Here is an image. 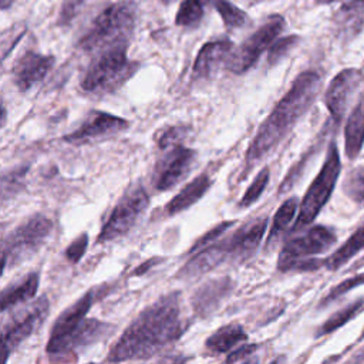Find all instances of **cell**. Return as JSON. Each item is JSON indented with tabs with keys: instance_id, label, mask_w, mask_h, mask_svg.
Here are the masks:
<instances>
[{
	"instance_id": "cell-1",
	"label": "cell",
	"mask_w": 364,
	"mask_h": 364,
	"mask_svg": "<svg viewBox=\"0 0 364 364\" xmlns=\"http://www.w3.org/2000/svg\"><path fill=\"white\" fill-rule=\"evenodd\" d=\"M186 328L179 294L168 293L146 306L111 347L107 361L146 360L176 341Z\"/></svg>"
},
{
	"instance_id": "cell-2",
	"label": "cell",
	"mask_w": 364,
	"mask_h": 364,
	"mask_svg": "<svg viewBox=\"0 0 364 364\" xmlns=\"http://www.w3.org/2000/svg\"><path fill=\"white\" fill-rule=\"evenodd\" d=\"M321 80L316 71H304L294 78L289 91L260 124L250 142L245 156L246 169L255 166L291 131L316 100Z\"/></svg>"
},
{
	"instance_id": "cell-3",
	"label": "cell",
	"mask_w": 364,
	"mask_h": 364,
	"mask_svg": "<svg viewBox=\"0 0 364 364\" xmlns=\"http://www.w3.org/2000/svg\"><path fill=\"white\" fill-rule=\"evenodd\" d=\"M267 228V219L259 218L245 223L225 239H218L213 243L198 250L196 255L181 269L182 277H196L226 260H243L255 253Z\"/></svg>"
},
{
	"instance_id": "cell-4",
	"label": "cell",
	"mask_w": 364,
	"mask_h": 364,
	"mask_svg": "<svg viewBox=\"0 0 364 364\" xmlns=\"http://www.w3.org/2000/svg\"><path fill=\"white\" fill-rule=\"evenodd\" d=\"M138 20V4L132 0H119L104 7L78 38L84 53L97 54L119 44H129Z\"/></svg>"
},
{
	"instance_id": "cell-5",
	"label": "cell",
	"mask_w": 364,
	"mask_h": 364,
	"mask_svg": "<svg viewBox=\"0 0 364 364\" xmlns=\"http://www.w3.org/2000/svg\"><path fill=\"white\" fill-rule=\"evenodd\" d=\"M94 55L81 81V88L91 94L119 88L138 70V64L128 58V44L114 46Z\"/></svg>"
},
{
	"instance_id": "cell-6",
	"label": "cell",
	"mask_w": 364,
	"mask_h": 364,
	"mask_svg": "<svg viewBox=\"0 0 364 364\" xmlns=\"http://www.w3.org/2000/svg\"><path fill=\"white\" fill-rule=\"evenodd\" d=\"M341 171V162H340V154L337 149V145L334 142L330 144L326 155V161L310 183L309 189L306 191V195L300 203L297 219L293 225V232L303 229L304 226L310 225L316 216L320 213L323 206L330 199L333 189L336 186V182L338 179Z\"/></svg>"
},
{
	"instance_id": "cell-7",
	"label": "cell",
	"mask_w": 364,
	"mask_h": 364,
	"mask_svg": "<svg viewBox=\"0 0 364 364\" xmlns=\"http://www.w3.org/2000/svg\"><path fill=\"white\" fill-rule=\"evenodd\" d=\"M53 232V222L44 215H33L3 240V269L17 266L37 253Z\"/></svg>"
},
{
	"instance_id": "cell-8",
	"label": "cell",
	"mask_w": 364,
	"mask_h": 364,
	"mask_svg": "<svg viewBox=\"0 0 364 364\" xmlns=\"http://www.w3.org/2000/svg\"><path fill=\"white\" fill-rule=\"evenodd\" d=\"M149 198L144 186L132 185L119 198L98 235L100 243H107L127 235L144 215Z\"/></svg>"
},
{
	"instance_id": "cell-9",
	"label": "cell",
	"mask_w": 364,
	"mask_h": 364,
	"mask_svg": "<svg viewBox=\"0 0 364 364\" xmlns=\"http://www.w3.org/2000/svg\"><path fill=\"white\" fill-rule=\"evenodd\" d=\"M284 26L286 21L282 16H270L237 47V50L232 51L226 67L235 74L249 71L257 63L260 55L270 48V46L283 31Z\"/></svg>"
},
{
	"instance_id": "cell-10",
	"label": "cell",
	"mask_w": 364,
	"mask_h": 364,
	"mask_svg": "<svg viewBox=\"0 0 364 364\" xmlns=\"http://www.w3.org/2000/svg\"><path fill=\"white\" fill-rule=\"evenodd\" d=\"M50 303L47 297H38L23 311L13 316L3 326L1 340L6 358L33 333H36L48 316Z\"/></svg>"
},
{
	"instance_id": "cell-11",
	"label": "cell",
	"mask_w": 364,
	"mask_h": 364,
	"mask_svg": "<svg viewBox=\"0 0 364 364\" xmlns=\"http://www.w3.org/2000/svg\"><path fill=\"white\" fill-rule=\"evenodd\" d=\"M336 233L326 226L317 225L309 228L284 243L277 260L279 270L284 272L286 267L296 260L324 253L336 243Z\"/></svg>"
},
{
	"instance_id": "cell-12",
	"label": "cell",
	"mask_w": 364,
	"mask_h": 364,
	"mask_svg": "<svg viewBox=\"0 0 364 364\" xmlns=\"http://www.w3.org/2000/svg\"><path fill=\"white\" fill-rule=\"evenodd\" d=\"M95 300V290H88L77 301L70 304L54 321L47 343V353L50 355L65 354V347L70 337L84 321L90 307Z\"/></svg>"
},
{
	"instance_id": "cell-13",
	"label": "cell",
	"mask_w": 364,
	"mask_h": 364,
	"mask_svg": "<svg viewBox=\"0 0 364 364\" xmlns=\"http://www.w3.org/2000/svg\"><path fill=\"white\" fill-rule=\"evenodd\" d=\"M164 151L166 154L156 162L152 173V185L159 192H165L181 182L191 172L196 158V152L182 144H175Z\"/></svg>"
},
{
	"instance_id": "cell-14",
	"label": "cell",
	"mask_w": 364,
	"mask_h": 364,
	"mask_svg": "<svg viewBox=\"0 0 364 364\" xmlns=\"http://www.w3.org/2000/svg\"><path fill=\"white\" fill-rule=\"evenodd\" d=\"M128 128V121L105 111H91L82 124L73 132L64 135L70 144H84L91 139L109 136Z\"/></svg>"
},
{
	"instance_id": "cell-15",
	"label": "cell",
	"mask_w": 364,
	"mask_h": 364,
	"mask_svg": "<svg viewBox=\"0 0 364 364\" xmlns=\"http://www.w3.org/2000/svg\"><path fill=\"white\" fill-rule=\"evenodd\" d=\"M360 78L361 74L358 70L346 68L330 81L324 94V102L336 125L343 121L348 101L358 87Z\"/></svg>"
},
{
	"instance_id": "cell-16",
	"label": "cell",
	"mask_w": 364,
	"mask_h": 364,
	"mask_svg": "<svg viewBox=\"0 0 364 364\" xmlns=\"http://www.w3.org/2000/svg\"><path fill=\"white\" fill-rule=\"evenodd\" d=\"M54 63L55 58L53 55L27 50L16 60L13 65L11 75L14 85L23 92L28 91L50 73Z\"/></svg>"
},
{
	"instance_id": "cell-17",
	"label": "cell",
	"mask_w": 364,
	"mask_h": 364,
	"mask_svg": "<svg viewBox=\"0 0 364 364\" xmlns=\"http://www.w3.org/2000/svg\"><path fill=\"white\" fill-rule=\"evenodd\" d=\"M232 51L233 43L229 38H218L203 44L195 58L192 78L208 80L213 77L223 64H228Z\"/></svg>"
},
{
	"instance_id": "cell-18",
	"label": "cell",
	"mask_w": 364,
	"mask_h": 364,
	"mask_svg": "<svg viewBox=\"0 0 364 364\" xmlns=\"http://www.w3.org/2000/svg\"><path fill=\"white\" fill-rule=\"evenodd\" d=\"M232 280L229 277L213 279L199 287L192 297V304L198 316H208L213 313L218 306L228 297L232 290Z\"/></svg>"
},
{
	"instance_id": "cell-19",
	"label": "cell",
	"mask_w": 364,
	"mask_h": 364,
	"mask_svg": "<svg viewBox=\"0 0 364 364\" xmlns=\"http://www.w3.org/2000/svg\"><path fill=\"white\" fill-rule=\"evenodd\" d=\"M212 179L208 173H200L193 178L189 183H186L165 206V212L168 216H173L193 203H196L210 188Z\"/></svg>"
},
{
	"instance_id": "cell-20",
	"label": "cell",
	"mask_w": 364,
	"mask_h": 364,
	"mask_svg": "<svg viewBox=\"0 0 364 364\" xmlns=\"http://www.w3.org/2000/svg\"><path fill=\"white\" fill-rule=\"evenodd\" d=\"M344 148L346 155L354 159L364 144V92L360 95L358 102L353 108L344 129Z\"/></svg>"
},
{
	"instance_id": "cell-21",
	"label": "cell",
	"mask_w": 364,
	"mask_h": 364,
	"mask_svg": "<svg viewBox=\"0 0 364 364\" xmlns=\"http://www.w3.org/2000/svg\"><path fill=\"white\" fill-rule=\"evenodd\" d=\"M40 276L37 272H30L20 280L10 283L1 291V311L4 313L9 309L16 307L20 303H24L33 299L38 289Z\"/></svg>"
},
{
	"instance_id": "cell-22",
	"label": "cell",
	"mask_w": 364,
	"mask_h": 364,
	"mask_svg": "<svg viewBox=\"0 0 364 364\" xmlns=\"http://www.w3.org/2000/svg\"><path fill=\"white\" fill-rule=\"evenodd\" d=\"M109 331H111L109 324L95 318H84V321L77 328V331L70 337L65 347V354L97 343L102 337L108 336Z\"/></svg>"
},
{
	"instance_id": "cell-23",
	"label": "cell",
	"mask_w": 364,
	"mask_h": 364,
	"mask_svg": "<svg viewBox=\"0 0 364 364\" xmlns=\"http://www.w3.org/2000/svg\"><path fill=\"white\" fill-rule=\"evenodd\" d=\"M247 338L243 327L237 323H230L219 330H216L212 336L208 337L205 346L213 354H223L237 346L240 341Z\"/></svg>"
},
{
	"instance_id": "cell-24",
	"label": "cell",
	"mask_w": 364,
	"mask_h": 364,
	"mask_svg": "<svg viewBox=\"0 0 364 364\" xmlns=\"http://www.w3.org/2000/svg\"><path fill=\"white\" fill-rule=\"evenodd\" d=\"M361 249H364V225H361L348 240L340 246L333 255L324 260V267L328 270H337L346 264L353 256H355Z\"/></svg>"
},
{
	"instance_id": "cell-25",
	"label": "cell",
	"mask_w": 364,
	"mask_h": 364,
	"mask_svg": "<svg viewBox=\"0 0 364 364\" xmlns=\"http://www.w3.org/2000/svg\"><path fill=\"white\" fill-rule=\"evenodd\" d=\"M208 6H210L209 0H182L175 16L176 26L185 28L199 26Z\"/></svg>"
},
{
	"instance_id": "cell-26",
	"label": "cell",
	"mask_w": 364,
	"mask_h": 364,
	"mask_svg": "<svg viewBox=\"0 0 364 364\" xmlns=\"http://www.w3.org/2000/svg\"><path fill=\"white\" fill-rule=\"evenodd\" d=\"M299 206V199L291 196L289 199H286L280 208L276 210L274 216H273V223L269 232V237H267V243H272L274 240H277L290 226V223L294 219L296 210Z\"/></svg>"
},
{
	"instance_id": "cell-27",
	"label": "cell",
	"mask_w": 364,
	"mask_h": 364,
	"mask_svg": "<svg viewBox=\"0 0 364 364\" xmlns=\"http://www.w3.org/2000/svg\"><path fill=\"white\" fill-rule=\"evenodd\" d=\"M209 3L218 11L228 30L242 28L247 24V14L230 0H209Z\"/></svg>"
},
{
	"instance_id": "cell-28",
	"label": "cell",
	"mask_w": 364,
	"mask_h": 364,
	"mask_svg": "<svg viewBox=\"0 0 364 364\" xmlns=\"http://www.w3.org/2000/svg\"><path fill=\"white\" fill-rule=\"evenodd\" d=\"M361 310H364V299H360L351 304H348L347 307L336 311L333 316L328 317V320L320 327L317 336H323V334H328L337 328H340L341 326H344L347 321H350L351 318H354Z\"/></svg>"
},
{
	"instance_id": "cell-29",
	"label": "cell",
	"mask_w": 364,
	"mask_h": 364,
	"mask_svg": "<svg viewBox=\"0 0 364 364\" xmlns=\"http://www.w3.org/2000/svg\"><path fill=\"white\" fill-rule=\"evenodd\" d=\"M343 189L351 200L364 205V166H357L347 175Z\"/></svg>"
},
{
	"instance_id": "cell-30",
	"label": "cell",
	"mask_w": 364,
	"mask_h": 364,
	"mask_svg": "<svg viewBox=\"0 0 364 364\" xmlns=\"http://www.w3.org/2000/svg\"><path fill=\"white\" fill-rule=\"evenodd\" d=\"M269 168H263L262 171H259V173L255 176V179L252 181V183L249 185V188L246 189V192L243 193L242 199L239 200V208H247L252 206L264 192L267 182H269Z\"/></svg>"
},
{
	"instance_id": "cell-31",
	"label": "cell",
	"mask_w": 364,
	"mask_h": 364,
	"mask_svg": "<svg viewBox=\"0 0 364 364\" xmlns=\"http://www.w3.org/2000/svg\"><path fill=\"white\" fill-rule=\"evenodd\" d=\"M26 173H27V166L14 168V169H10L9 172L3 173V178H1V199H3V202H6L9 198L16 195L23 188Z\"/></svg>"
},
{
	"instance_id": "cell-32",
	"label": "cell",
	"mask_w": 364,
	"mask_h": 364,
	"mask_svg": "<svg viewBox=\"0 0 364 364\" xmlns=\"http://www.w3.org/2000/svg\"><path fill=\"white\" fill-rule=\"evenodd\" d=\"M297 41H299L297 36H286L282 38L277 37L269 48V54H267L269 64L274 65L280 60H283L290 53V50L297 44Z\"/></svg>"
},
{
	"instance_id": "cell-33",
	"label": "cell",
	"mask_w": 364,
	"mask_h": 364,
	"mask_svg": "<svg viewBox=\"0 0 364 364\" xmlns=\"http://www.w3.org/2000/svg\"><path fill=\"white\" fill-rule=\"evenodd\" d=\"M235 222L233 220H225V222H220L219 225H216L215 228H212L210 230H208L205 235H202L196 242L195 245L189 249V253H193V252H198L200 249H203L205 246L213 243L215 240H218L230 226H233Z\"/></svg>"
},
{
	"instance_id": "cell-34",
	"label": "cell",
	"mask_w": 364,
	"mask_h": 364,
	"mask_svg": "<svg viewBox=\"0 0 364 364\" xmlns=\"http://www.w3.org/2000/svg\"><path fill=\"white\" fill-rule=\"evenodd\" d=\"M361 284H364V274H355V276H353V277H348V279L343 280L341 283H338L336 287H333V289L328 291V294L323 299L321 306H326V304L334 301L336 299L341 297L344 293H347V291H350L351 289H354V287H357V286H361Z\"/></svg>"
},
{
	"instance_id": "cell-35",
	"label": "cell",
	"mask_w": 364,
	"mask_h": 364,
	"mask_svg": "<svg viewBox=\"0 0 364 364\" xmlns=\"http://www.w3.org/2000/svg\"><path fill=\"white\" fill-rule=\"evenodd\" d=\"M188 128L182 125H173L164 129L158 136V145L161 149H166L175 144H181L188 134Z\"/></svg>"
},
{
	"instance_id": "cell-36",
	"label": "cell",
	"mask_w": 364,
	"mask_h": 364,
	"mask_svg": "<svg viewBox=\"0 0 364 364\" xmlns=\"http://www.w3.org/2000/svg\"><path fill=\"white\" fill-rule=\"evenodd\" d=\"M320 4H328L334 1H343L341 11L346 16V21H358L364 17V0H316Z\"/></svg>"
},
{
	"instance_id": "cell-37",
	"label": "cell",
	"mask_w": 364,
	"mask_h": 364,
	"mask_svg": "<svg viewBox=\"0 0 364 364\" xmlns=\"http://www.w3.org/2000/svg\"><path fill=\"white\" fill-rule=\"evenodd\" d=\"M87 1L88 0H63L58 11V18H57L58 24L60 26L70 24L75 18L78 11L85 6Z\"/></svg>"
},
{
	"instance_id": "cell-38",
	"label": "cell",
	"mask_w": 364,
	"mask_h": 364,
	"mask_svg": "<svg viewBox=\"0 0 364 364\" xmlns=\"http://www.w3.org/2000/svg\"><path fill=\"white\" fill-rule=\"evenodd\" d=\"M87 245H88V236L87 233H82L80 236H77L65 249V257L71 262V263H78L80 259L84 256L85 250H87Z\"/></svg>"
},
{
	"instance_id": "cell-39",
	"label": "cell",
	"mask_w": 364,
	"mask_h": 364,
	"mask_svg": "<svg viewBox=\"0 0 364 364\" xmlns=\"http://www.w3.org/2000/svg\"><path fill=\"white\" fill-rule=\"evenodd\" d=\"M257 346L256 344H243L239 348H236L235 351H232L228 357H226V363H236V361H245L247 360L252 354H255Z\"/></svg>"
},
{
	"instance_id": "cell-40",
	"label": "cell",
	"mask_w": 364,
	"mask_h": 364,
	"mask_svg": "<svg viewBox=\"0 0 364 364\" xmlns=\"http://www.w3.org/2000/svg\"><path fill=\"white\" fill-rule=\"evenodd\" d=\"M156 260H158V259H151V260L145 262V263H144V264H141L138 269H135L134 274H144V273L146 272V269H151L154 264H156V263H158Z\"/></svg>"
},
{
	"instance_id": "cell-41",
	"label": "cell",
	"mask_w": 364,
	"mask_h": 364,
	"mask_svg": "<svg viewBox=\"0 0 364 364\" xmlns=\"http://www.w3.org/2000/svg\"><path fill=\"white\" fill-rule=\"evenodd\" d=\"M353 361H364V347L351 358Z\"/></svg>"
},
{
	"instance_id": "cell-42",
	"label": "cell",
	"mask_w": 364,
	"mask_h": 364,
	"mask_svg": "<svg viewBox=\"0 0 364 364\" xmlns=\"http://www.w3.org/2000/svg\"><path fill=\"white\" fill-rule=\"evenodd\" d=\"M14 1H16V0H1V9H3V10H7L9 7L13 6Z\"/></svg>"
},
{
	"instance_id": "cell-43",
	"label": "cell",
	"mask_w": 364,
	"mask_h": 364,
	"mask_svg": "<svg viewBox=\"0 0 364 364\" xmlns=\"http://www.w3.org/2000/svg\"><path fill=\"white\" fill-rule=\"evenodd\" d=\"M243 1H246V3H249V4H257V3H260V1H263V0H243Z\"/></svg>"
},
{
	"instance_id": "cell-44",
	"label": "cell",
	"mask_w": 364,
	"mask_h": 364,
	"mask_svg": "<svg viewBox=\"0 0 364 364\" xmlns=\"http://www.w3.org/2000/svg\"><path fill=\"white\" fill-rule=\"evenodd\" d=\"M158 1H161L162 4H169V3H172L173 0H158Z\"/></svg>"
}]
</instances>
